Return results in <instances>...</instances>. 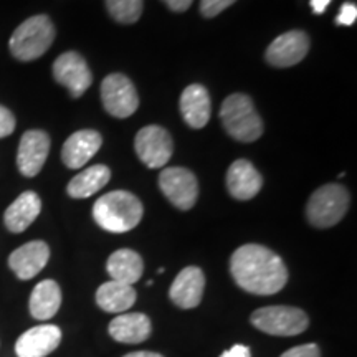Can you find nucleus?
Returning a JSON list of instances; mask_svg holds the SVG:
<instances>
[{
	"instance_id": "f257e3e1",
	"label": "nucleus",
	"mask_w": 357,
	"mask_h": 357,
	"mask_svg": "<svg viewBox=\"0 0 357 357\" xmlns=\"http://www.w3.org/2000/svg\"><path fill=\"white\" fill-rule=\"evenodd\" d=\"M230 273L240 288L260 296L278 293L288 283V270L281 257L257 243L235 250L230 258Z\"/></svg>"
},
{
	"instance_id": "f03ea898",
	"label": "nucleus",
	"mask_w": 357,
	"mask_h": 357,
	"mask_svg": "<svg viewBox=\"0 0 357 357\" xmlns=\"http://www.w3.org/2000/svg\"><path fill=\"white\" fill-rule=\"evenodd\" d=\"M142 204L126 190H114L96 200L93 218L102 230L111 234H126L137 227L142 218Z\"/></svg>"
},
{
	"instance_id": "7ed1b4c3",
	"label": "nucleus",
	"mask_w": 357,
	"mask_h": 357,
	"mask_svg": "<svg viewBox=\"0 0 357 357\" xmlns=\"http://www.w3.org/2000/svg\"><path fill=\"white\" fill-rule=\"evenodd\" d=\"M55 35V25L47 15H35L17 26L8 47L17 60L33 61L47 53Z\"/></svg>"
},
{
	"instance_id": "20e7f679",
	"label": "nucleus",
	"mask_w": 357,
	"mask_h": 357,
	"mask_svg": "<svg viewBox=\"0 0 357 357\" xmlns=\"http://www.w3.org/2000/svg\"><path fill=\"white\" fill-rule=\"evenodd\" d=\"M220 119L225 131L240 142H253L263 134V121L250 96L235 93L223 101Z\"/></svg>"
},
{
	"instance_id": "39448f33",
	"label": "nucleus",
	"mask_w": 357,
	"mask_h": 357,
	"mask_svg": "<svg viewBox=\"0 0 357 357\" xmlns=\"http://www.w3.org/2000/svg\"><path fill=\"white\" fill-rule=\"evenodd\" d=\"M349 207V192L341 184H326L311 195L306 205L307 222L318 229H329L342 220Z\"/></svg>"
},
{
	"instance_id": "423d86ee",
	"label": "nucleus",
	"mask_w": 357,
	"mask_h": 357,
	"mask_svg": "<svg viewBox=\"0 0 357 357\" xmlns=\"http://www.w3.org/2000/svg\"><path fill=\"white\" fill-rule=\"evenodd\" d=\"M252 324L261 333L271 336L289 337L305 333L310 326V318L300 307L266 306L253 311Z\"/></svg>"
},
{
	"instance_id": "0eeeda50",
	"label": "nucleus",
	"mask_w": 357,
	"mask_h": 357,
	"mask_svg": "<svg viewBox=\"0 0 357 357\" xmlns=\"http://www.w3.org/2000/svg\"><path fill=\"white\" fill-rule=\"evenodd\" d=\"M105 109L114 118H129L139 106V96L131 79L121 73L108 75L101 84Z\"/></svg>"
},
{
	"instance_id": "6e6552de",
	"label": "nucleus",
	"mask_w": 357,
	"mask_h": 357,
	"mask_svg": "<svg viewBox=\"0 0 357 357\" xmlns=\"http://www.w3.org/2000/svg\"><path fill=\"white\" fill-rule=\"evenodd\" d=\"M159 187L178 211H190L197 202V178L185 167H166L159 176Z\"/></svg>"
},
{
	"instance_id": "1a4fd4ad",
	"label": "nucleus",
	"mask_w": 357,
	"mask_h": 357,
	"mask_svg": "<svg viewBox=\"0 0 357 357\" xmlns=\"http://www.w3.org/2000/svg\"><path fill=\"white\" fill-rule=\"evenodd\" d=\"M137 158L142 160L146 167L158 169L164 167L171 159L174 142L171 134L160 126H146L136 134L134 139Z\"/></svg>"
},
{
	"instance_id": "9d476101",
	"label": "nucleus",
	"mask_w": 357,
	"mask_h": 357,
	"mask_svg": "<svg viewBox=\"0 0 357 357\" xmlns=\"http://www.w3.org/2000/svg\"><path fill=\"white\" fill-rule=\"evenodd\" d=\"M53 77L68 89L73 98H79L91 86L93 75L84 58L77 52H66L53 63Z\"/></svg>"
},
{
	"instance_id": "9b49d317",
	"label": "nucleus",
	"mask_w": 357,
	"mask_h": 357,
	"mask_svg": "<svg viewBox=\"0 0 357 357\" xmlns=\"http://www.w3.org/2000/svg\"><path fill=\"white\" fill-rule=\"evenodd\" d=\"M310 50V37L301 30H291L280 35L266 48V61L276 68L298 65Z\"/></svg>"
},
{
	"instance_id": "f8f14e48",
	"label": "nucleus",
	"mask_w": 357,
	"mask_h": 357,
	"mask_svg": "<svg viewBox=\"0 0 357 357\" xmlns=\"http://www.w3.org/2000/svg\"><path fill=\"white\" fill-rule=\"evenodd\" d=\"M50 153V137L40 129L26 131L20 139L19 154H17V166L22 176L35 177L42 171L45 160Z\"/></svg>"
},
{
	"instance_id": "ddd939ff",
	"label": "nucleus",
	"mask_w": 357,
	"mask_h": 357,
	"mask_svg": "<svg viewBox=\"0 0 357 357\" xmlns=\"http://www.w3.org/2000/svg\"><path fill=\"white\" fill-rule=\"evenodd\" d=\"M205 276L199 266H187L176 276L169 289V298L182 310L197 307L202 301Z\"/></svg>"
},
{
	"instance_id": "4468645a",
	"label": "nucleus",
	"mask_w": 357,
	"mask_h": 357,
	"mask_svg": "<svg viewBox=\"0 0 357 357\" xmlns=\"http://www.w3.org/2000/svg\"><path fill=\"white\" fill-rule=\"evenodd\" d=\"M61 331L58 326L42 324L30 328L15 342L19 357H47L60 346Z\"/></svg>"
},
{
	"instance_id": "2eb2a0df",
	"label": "nucleus",
	"mask_w": 357,
	"mask_h": 357,
	"mask_svg": "<svg viewBox=\"0 0 357 357\" xmlns=\"http://www.w3.org/2000/svg\"><path fill=\"white\" fill-rule=\"evenodd\" d=\"M48 258H50L48 245L42 240H33L13 250L12 255L8 257V266L17 275V278L32 280L47 266Z\"/></svg>"
},
{
	"instance_id": "dca6fc26",
	"label": "nucleus",
	"mask_w": 357,
	"mask_h": 357,
	"mask_svg": "<svg viewBox=\"0 0 357 357\" xmlns=\"http://www.w3.org/2000/svg\"><path fill=\"white\" fill-rule=\"evenodd\" d=\"M102 144L101 134L93 129L73 132L65 141L61 149V160L68 169H79L86 166L89 159L95 155Z\"/></svg>"
},
{
	"instance_id": "f3484780",
	"label": "nucleus",
	"mask_w": 357,
	"mask_h": 357,
	"mask_svg": "<svg viewBox=\"0 0 357 357\" xmlns=\"http://www.w3.org/2000/svg\"><path fill=\"white\" fill-rule=\"evenodd\" d=\"M263 178L257 167L247 159H238L227 172V189L236 200H250L260 192Z\"/></svg>"
},
{
	"instance_id": "a211bd4d",
	"label": "nucleus",
	"mask_w": 357,
	"mask_h": 357,
	"mask_svg": "<svg viewBox=\"0 0 357 357\" xmlns=\"http://www.w3.org/2000/svg\"><path fill=\"white\" fill-rule=\"evenodd\" d=\"M109 336L121 344H139L149 339L153 324L142 312H123L109 323Z\"/></svg>"
},
{
	"instance_id": "6ab92c4d",
	"label": "nucleus",
	"mask_w": 357,
	"mask_h": 357,
	"mask_svg": "<svg viewBox=\"0 0 357 357\" xmlns=\"http://www.w3.org/2000/svg\"><path fill=\"white\" fill-rule=\"evenodd\" d=\"M40 212H42V200L38 195L32 190L24 192L3 213V223L12 234H22L37 220Z\"/></svg>"
},
{
	"instance_id": "aec40b11",
	"label": "nucleus",
	"mask_w": 357,
	"mask_h": 357,
	"mask_svg": "<svg viewBox=\"0 0 357 357\" xmlns=\"http://www.w3.org/2000/svg\"><path fill=\"white\" fill-rule=\"evenodd\" d=\"M181 113L190 128L200 129L208 123L212 113L211 96L202 84H190L181 96Z\"/></svg>"
},
{
	"instance_id": "412c9836",
	"label": "nucleus",
	"mask_w": 357,
	"mask_h": 357,
	"mask_svg": "<svg viewBox=\"0 0 357 357\" xmlns=\"http://www.w3.org/2000/svg\"><path fill=\"white\" fill-rule=\"evenodd\" d=\"M106 270H108L113 281H119V283H126L132 287L142 276L144 263H142L139 253L129 248H121L116 250L113 255L108 258Z\"/></svg>"
},
{
	"instance_id": "4be33fe9",
	"label": "nucleus",
	"mask_w": 357,
	"mask_h": 357,
	"mask_svg": "<svg viewBox=\"0 0 357 357\" xmlns=\"http://www.w3.org/2000/svg\"><path fill=\"white\" fill-rule=\"evenodd\" d=\"M61 306V289L56 281L43 280L30 294V314L38 321L52 319Z\"/></svg>"
},
{
	"instance_id": "5701e85b",
	"label": "nucleus",
	"mask_w": 357,
	"mask_h": 357,
	"mask_svg": "<svg viewBox=\"0 0 357 357\" xmlns=\"http://www.w3.org/2000/svg\"><path fill=\"white\" fill-rule=\"evenodd\" d=\"M136 289L119 281H106L96 291V305L106 312H126L136 303Z\"/></svg>"
},
{
	"instance_id": "b1692460",
	"label": "nucleus",
	"mask_w": 357,
	"mask_h": 357,
	"mask_svg": "<svg viewBox=\"0 0 357 357\" xmlns=\"http://www.w3.org/2000/svg\"><path fill=\"white\" fill-rule=\"evenodd\" d=\"M111 171L109 167L96 164V166L86 167L83 172H79L77 177L70 181L66 192L73 199H86L100 192L102 187L109 182Z\"/></svg>"
},
{
	"instance_id": "393cba45",
	"label": "nucleus",
	"mask_w": 357,
	"mask_h": 357,
	"mask_svg": "<svg viewBox=\"0 0 357 357\" xmlns=\"http://www.w3.org/2000/svg\"><path fill=\"white\" fill-rule=\"evenodd\" d=\"M109 15L119 24H134L142 13V0H106Z\"/></svg>"
},
{
	"instance_id": "a878e982",
	"label": "nucleus",
	"mask_w": 357,
	"mask_h": 357,
	"mask_svg": "<svg viewBox=\"0 0 357 357\" xmlns=\"http://www.w3.org/2000/svg\"><path fill=\"white\" fill-rule=\"evenodd\" d=\"M236 0H200V13L207 19L217 17L218 13H222L225 8L234 6Z\"/></svg>"
},
{
	"instance_id": "bb28decb",
	"label": "nucleus",
	"mask_w": 357,
	"mask_h": 357,
	"mask_svg": "<svg viewBox=\"0 0 357 357\" xmlns=\"http://www.w3.org/2000/svg\"><path fill=\"white\" fill-rule=\"evenodd\" d=\"M15 131V116L3 106H0V139L10 136Z\"/></svg>"
},
{
	"instance_id": "cd10ccee",
	"label": "nucleus",
	"mask_w": 357,
	"mask_h": 357,
	"mask_svg": "<svg viewBox=\"0 0 357 357\" xmlns=\"http://www.w3.org/2000/svg\"><path fill=\"white\" fill-rule=\"evenodd\" d=\"M280 357H321V349L316 344H303L296 346L293 349L283 352Z\"/></svg>"
},
{
	"instance_id": "c85d7f7f",
	"label": "nucleus",
	"mask_w": 357,
	"mask_h": 357,
	"mask_svg": "<svg viewBox=\"0 0 357 357\" xmlns=\"http://www.w3.org/2000/svg\"><path fill=\"white\" fill-rule=\"evenodd\" d=\"M356 19H357V7L354 3H344V6L341 7L339 15L336 17V24L349 26L354 24Z\"/></svg>"
},
{
	"instance_id": "c756f323",
	"label": "nucleus",
	"mask_w": 357,
	"mask_h": 357,
	"mask_svg": "<svg viewBox=\"0 0 357 357\" xmlns=\"http://www.w3.org/2000/svg\"><path fill=\"white\" fill-rule=\"evenodd\" d=\"M220 357H252V352L247 346H242V344H236L231 347V349L225 351Z\"/></svg>"
},
{
	"instance_id": "7c9ffc66",
	"label": "nucleus",
	"mask_w": 357,
	"mask_h": 357,
	"mask_svg": "<svg viewBox=\"0 0 357 357\" xmlns=\"http://www.w3.org/2000/svg\"><path fill=\"white\" fill-rule=\"evenodd\" d=\"M162 2L174 12H185L190 7L192 0H162Z\"/></svg>"
},
{
	"instance_id": "2f4dec72",
	"label": "nucleus",
	"mask_w": 357,
	"mask_h": 357,
	"mask_svg": "<svg viewBox=\"0 0 357 357\" xmlns=\"http://www.w3.org/2000/svg\"><path fill=\"white\" fill-rule=\"evenodd\" d=\"M329 3H331V0H311V7H312V12L314 13H324L326 8H328Z\"/></svg>"
},
{
	"instance_id": "473e14b6",
	"label": "nucleus",
	"mask_w": 357,
	"mask_h": 357,
	"mask_svg": "<svg viewBox=\"0 0 357 357\" xmlns=\"http://www.w3.org/2000/svg\"><path fill=\"white\" fill-rule=\"evenodd\" d=\"M123 357H164L158 354V352H147V351H139V352H129V354Z\"/></svg>"
}]
</instances>
